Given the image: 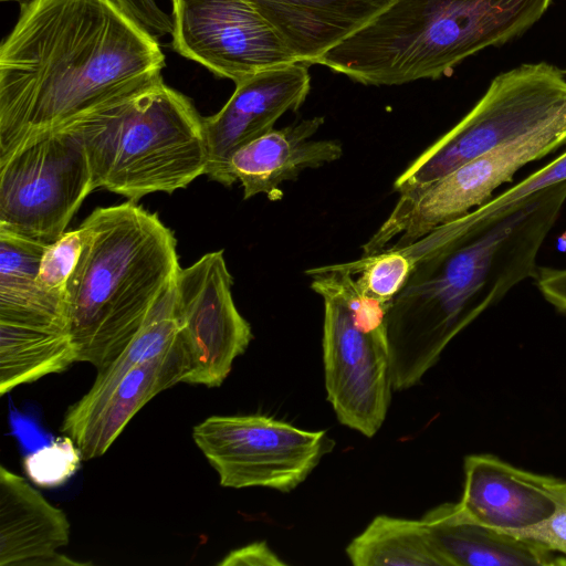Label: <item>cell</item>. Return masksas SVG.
<instances>
[{
	"label": "cell",
	"instance_id": "cell-27",
	"mask_svg": "<svg viewBox=\"0 0 566 566\" xmlns=\"http://www.w3.org/2000/svg\"><path fill=\"white\" fill-rule=\"evenodd\" d=\"M122 8L137 20L154 36L171 34V17L164 12L155 0H117Z\"/></svg>",
	"mask_w": 566,
	"mask_h": 566
},
{
	"label": "cell",
	"instance_id": "cell-13",
	"mask_svg": "<svg viewBox=\"0 0 566 566\" xmlns=\"http://www.w3.org/2000/svg\"><path fill=\"white\" fill-rule=\"evenodd\" d=\"M462 511L472 520L518 535L548 518L566 495V481L516 468L492 454L464 459Z\"/></svg>",
	"mask_w": 566,
	"mask_h": 566
},
{
	"label": "cell",
	"instance_id": "cell-26",
	"mask_svg": "<svg viewBox=\"0 0 566 566\" xmlns=\"http://www.w3.org/2000/svg\"><path fill=\"white\" fill-rule=\"evenodd\" d=\"M518 535L539 542L566 557V495L548 518Z\"/></svg>",
	"mask_w": 566,
	"mask_h": 566
},
{
	"label": "cell",
	"instance_id": "cell-8",
	"mask_svg": "<svg viewBox=\"0 0 566 566\" xmlns=\"http://www.w3.org/2000/svg\"><path fill=\"white\" fill-rule=\"evenodd\" d=\"M324 300L325 386L339 422L366 437L382 426L391 396L386 329L389 303L364 300L346 308Z\"/></svg>",
	"mask_w": 566,
	"mask_h": 566
},
{
	"label": "cell",
	"instance_id": "cell-5",
	"mask_svg": "<svg viewBox=\"0 0 566 566\" xmlns=\"http://www.w3.org/2000/svg\"><path fill=\"white\" fill-rule=\"evenodd\" d=\"M566 117V80L545 62L497 75L476 105L396 179L400 197L417 193L459 166Z\"/></svg>",
	"mask_w": 566,
	"mask_h": 566
},
{
	"label": "cell",
	"instance_id": "cell-22",
	"mask_svg": "<svg viewBox=\"0 0 566 566\" xmlns=\"http://www.w3.org/2000/svg\"><path fill=\"white\" fill-rule=\"evenodd\" d=\"M566 180V151L532 172L513 187L491 198L465 216L443 224L450 234H459L497 218L521 200Z\"/></svg>",
	"mask_w": 566,
	"mask_h": 566
},
{
	"label": "cell",
	"instance_id": "cell-3",
	"mask_svg": "<svg viewBox=\"0 0 566 566\" xmlns=\"http://www.w3.org/2000/svg\"><path fill=\"white\" fill-rule=\"evenodd\" d=\"M83 248L66 286L77 363L98 369L129 344L180 269L177 241L135 202L96 208L80 226Z\"/></svg>",
	"mask_w": 566,
	"mask_h": 566
},
{
	"label": "cell",
	"instance_id": "cell-9",
	"mask_svg": "<svg viewBox=\"0 0 566 566\" xmlns=\"http://www.w3.org/2000/svg\"><path fill=\"white\" fill-rule=\"evenodd\" d=\"M196 446L224 488L290 492L316 468L334 442L263 415L211 416L192 429Z\"/></svg>",
	"mask_w": 566,
	"mask_h": 566
},
{
	"label": "cell",
	"instance_id": "cell-29",
	"mask_svg": "<svg viewBox=\"0 0 566 566\" xmlns=\"http://www.w3.org/2000/svg\"><path fill=\"white\" fill-rule=\"evenodd\" d=\"M535 280L544 298L558 311L566 313V268L538 269Z\"/></svg>",
	"mask_w": 566,
	"mask_h": 566
},
{
	"label": "cell",
	"instance_id": "cell-18",
	"mask_svg": "<svg viewBox=\"0 0 566 566\" xmlns=\"http://www.w3.org/2000/svg\"><path fill=\"white\" fill-rule=\"evenodd\" d=\"M70 541L65 513L22 476L0 467V566H30Z\"/></svg>",
	"mask_w": 566,
	"mask_h": 566
},
{
	"label": "cell",
	"instance_id": "cell-4",
	"mask_svg": "<svg viewBox=\"0 0 566 566\" xmlns=\"http://www.w3.org/2000/svg\"><path fill=\"white\" fill-rule=\"evenodd\" d=\"M66 127L82 137L95 189L136 202L186 188L208 166L203 117L164 80Z\"/></svg>",
	"mask_w": 566,
	"mask_h": 566
},
{
	"label": "cell",
	"instance_id": "cell-14",
	"mask_svg": "<svg viewBox=\"0 0 566 566\" xmlns=\"http://www.w3.org/2000/svg\"><path fill=\"white\" fill-rule=\"evenodd\" d=\"M187 370V357L178 334L167 350L134 366L102 396L82 397L70 406L61 430L76 443L83 460L98 458L150 399L184 382Z\"/></svg>",
	"mask_w": 566,
	"mask_h": 566
},
{
	"label": "cell",
	"instance_id": "cell-11",
	"mask_svg": "<svg viewBox=\"0 0 566 566\" xmlns=\"http://www.w3.org/2000/svg\"><path fill=\"white\" fill-rule=\"evenodd\" d=\"M171 48L238 83L298 62L275 30L242 0H171Z\"/></svg>",
	"mask_w": 566,
	"mask_h": 566
},
{
	"label": "cell",
	"instance_id": "cell-17",
	"mask_svg": "<svg viewBox=\"0 0 566 566\" xmlns=\"http://www.w3.org/2000/svg\"><path fill=\"white\" fill-rule=\"evenodd\" d=\"M448 566H564L566 557L532 538L475 522L459 503H444L421 518Z\"/></svg>",
	"mask_w": 566,
	"mask_h": 566
},
{
	"label": "cell",
	"instance_id": "cell-23",
	"mask_svg": "<svg viewBox=\"0 0 566 566\" xmlns=\"http://www.w3.org/2000/svg\"><path fill=\"white\" fill-rule=\"evenodd\" d=\"M337 265L354 275L359 274L360 287L387 303L401 291L413 270V262L400 249L391 248Z\"/></svg>",
	"mask_w": 566,
	"mask_h": 566
},
{
	"label": "cell",
	"instance_id": "cell-7",
	"mask_svg": "<svg viewBox=\"0 0 566 566\" xmlns=\"http://www.w3.org/2000/svg\"><path fill=\"white\" fill-rule=\"evenodd\" d=\"M566 144V117L459 166L417 193L399 197L387 220L363 245V256L407 247L492 198L527 164Z\"/></svg>",
	"mask_w": 566,
	"mask_h": 566
},
{
	"label": "cell",
	"instance_id": "cell-1",
	"mask_svg": "<svg viewBox=\"0 0 566 566\" xmlns=\"http://www.w3.org/2000/svg\"><path fill=\"white\" fill-rule=\"evenodd\" d=\"M165 55L117 0H32L0 46V159L163 78Z\"/></svg>",
	"mask_w": 566,
	"mask_h": 566
},
{
	"label": "cell",
	"instance_id": "cell-15",
	"mask_svg": "<svg viewBox=\"0 0 566 566\" xmlns=\"http://www.w3.org/2000/svg\"><path fill=\"white\" fill-rule=\"evenodd\" d=\"M324 117H313L281 129H272L238 149L230 160V172L243 188V198L264 193L281 199L280 186L295 180L307 168H317L339 159L342 145L336 140L311 137Z\"/></svg>",
	"mask_w": 566,
	"mask_h": 566
},
{
	"label": "cell",
	"instance_id": "cell-21",
	"mask_svg": "<svg viewBox=\"0 0 566 566\" xmlns=\"http://www.w3.org/2000/svg\"><path fill=\"white\" fill-rule=\"evenodd\" d=\"M346 553L355 566H448L422 520L376 516Z\"/></svg>",
	"mask_w": 566,
	"mask_h": 566
},
{
	"label": "cell",
	"instance_id": "cell-30",
	"mask_svg": "<svg viewBox=\"0 0 566 566\" xmlns=\"http://www.w3.org/2000/svg\"><path fill=\"white\" fill-rule=\"evenodd\" d=\"M2 2H9V1H12V2H18L21 6H24V4H28L30 3L32 0H0Z\"/></svg>",
	"mask_w": 566,
	"mask_h": 566
},
{
	"label": "cell",
	"instance_id": "cell-24",
	"mask_svg": "<svg viewBox=\"0 0 566 566\" xmlns=\"http://www.w3.org/2000/svg\"><path fill=\"white\" fill-rule=\"evenodd\" d=\"M82 459L76 443L65 434L28 453L23 459V469L38 486L57 488L77 471Z\"/></svg>",
	"mask_w": 566,
	"mask_h": 566
},
{
	"label": "cell",
	"instance_id": "cell-20",
	"mask_svg": "<svg viewBox=\"0 0 566 566\" xmlns=\"http://www.w3.org/2000/svg\"><path fill=\"white\" fill-rule=\"evenodd\" d=\"M77 363L69 333L0 324V394Z\"/></svg>",
	"mask_w": 566,
	"mask_h": 566
},
{
	"label": "cell",
	"instance_id": "cell-2",
	"mask_svg": "<svg viewBox=\"0 0 566 566\" xmlns=\"http://www.w3.org/2000/svg\"><path fill=\"white\" fill-rule=\"evenodd\" d=\"M566 202V180L455 235L430 231L399 248L413 270L390 302L386 329L392 390L418 384L447 345L521 282Z\"/></svg>",
	"mask_w": 566,
	"mask_h": 566
},
{
	"label": "cell",
	"instance_id": "cell-19",
	"mask_svg": "<svg viewBox=\"0 0 566 566\" xmlns=\"http://www.w3.org/2000/svg\"><path fill=\"white\" fill-rule=\"evenodd\" d=\"M46 245L0 229V324L70 334L66 300L36 284Z\"/></svg>",
	"mask_w": 566,
	"mask_h": 566
},
{
	"label": "cell",
	"instance_id": "cell-6",
	"mask_svg": "<svg viewBox=\"0 0 566 566\" xmlns=\"http://www.w3.org/2000/svg\"><path fill=\"white\" fill-rule=\"evenodd\" d=\"M95 190L81 135L64 127L0 159V229L53 243Z\"/></svg>",
	"mask_w": 566,
	"mask_h": 566
},
{
	"label": "cell",
	"instance_id": "cell-10",
	"mask_svg": "<svg viewBox=\"0 0 566 566\" xmlns=\"http://www.w3.org/2000/svg\"><path fill=\"white\" fill-rule=\"evenodd\" d=\"M223 251L180 268L175 281V317L188 370L184 382L219 387L253 338L232 297Z\"/></svg>",
	"mask_w": 566,
	"mask_h": 566
},
{
	"label": "cell",
	"instance_id": "cell-25",
	"mask_svg": "<svg viewBox=\"0 0 566 566\" xmlns=\"http://www.w3.org/2000/svg\"><path fill=\"white\" fill-rule=\"evenodd\" d=\"M83 248L81 228L64 232L46 245L36 275L38 286L45 293L66 300V286Z\"/></svg>",
	"mask_w": 566,
	"mask_h": 566
},
{
	"label": "cell",
	"instance_id": "cell-16",
	"mask_svg": "<svg viewBox=\"0 0 566 566\" xmlns=\"http://www.w3.org/2000/svg\"><path fill=\"white\" fill-rule=\"evenodd\" d=\"M279 34L300 63L316 64L394 0H242Z\"/></svg>",
	"mask_w": 566,
	"mask_h": 566
},
{
	"label": "cell",
	"instance_id": "cell-28",
	"mask_svg": "<svg viewBox=\"0 0 566 566\" xmlns=\"http://www.w3.org/2000/svg\"><path fill=\"white\" fill-rule=\"evenodd\" d=\"M219 566H282L285 565L265 542H255L231 551Z\"/></svg>",
	"mask_w": 566,
	"mask_h": 566
},
{
	"label": "cell",
	"instance_id": "cell-12",
	"mask_svg": "<svg viewBox=\"0 0 566 566\" xmlns=\"http://www.w3.org/2000/svg\"><path fill=\"white\" fill-rule=\"evenodd\" d=\"M308 65L293 63L259 72L235 83L223 107L203 117L208 146L206 175L226 187L235 180L230 172L233 154L273 129L287 111H297L305 102L311 76Z\"/></svg>",
	"mask_w": 566,
	"mask_h": 566
}]
</instances>
